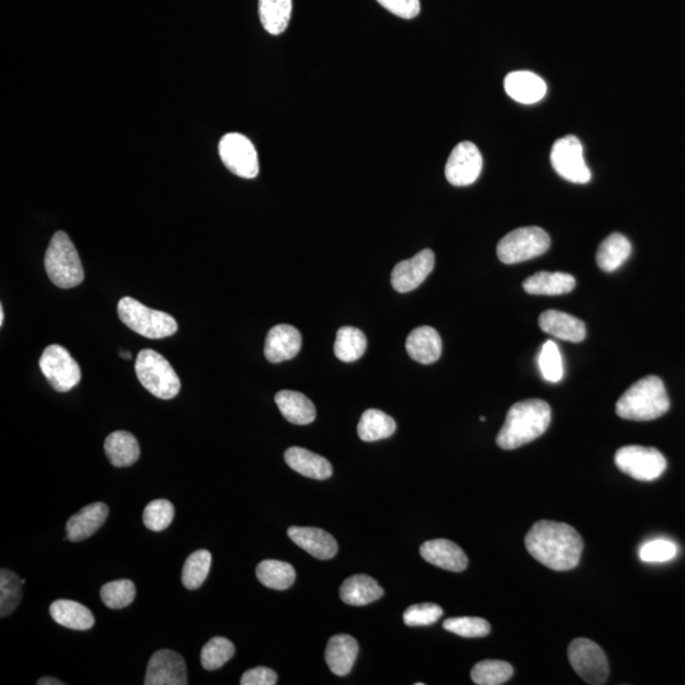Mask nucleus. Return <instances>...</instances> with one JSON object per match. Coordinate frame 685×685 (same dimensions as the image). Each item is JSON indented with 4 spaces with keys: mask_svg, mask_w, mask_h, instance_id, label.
<instances>
[{
    "mask_svg": "<svg viewBox=\"0 0 685 685\" xmlns=\"http://www.w3.org/2000/svg\"><path fill=\"white\" fill-rule=\"evenodd\" d=\"M136 597V587L131 580H116L103 585L102 602L111 609H122L130 606Z\"/></svg>",
    "mask_w": 685,
    "mask_h": 685,
    "instance_id": "nucleus-39",
    "label": "nucleus"
},
{
    "mask_svg": "<svg viewBox=\"0 0 685 685\" xmlns=\"http://www.w3.org/2000/svg\"><path fill=\"white\" fill-rule=\"evenodd\" d=\"M443 616L442 607L433 603L415 604L404 612L403 620L409 627H425L436 623Z\"/></svg>",
    "mask_w": 685,
    "mask_h": 685,
    "instance_id": "nucleus-43",
    "label": "nucleus"
},
{
    "mask_svg": "<svg viewBox=\"0 0 685 685\" xmlns=\"http://www.w3.org/2000/svg\"><path fill=\"white\" fill-rule=\"evenodd\" d=\"M359 647L356 639L348 635H337L329 640L325 661L338 677H346L356 663Z\"/></svg>",
    "mask_w": 685,
    "mask_h": 685,
    "instance_id": "nucleus-24",
    "label": "nucleus"
},
{
    "mask_svg": "<svg viewBox=\"0 0 685 685\" xmlns=\"http://www.w3.org/2000/svg\"><path fill=\"white\" fill-rule=\"evenodd\" d=\"M631 243L625 235L613 233L603 240L597 252L598 267L604 272H614L630 258Z\"/></svg>",
    "mask_w": 685,
    "mask_h": 685,
    "instance_id": "nucleus-30",
    "label": "nucleus"
},
{
    "mask_svg": "<svg viewBox=\"0 0 685 685\" xmlns=\"http://www.w3.org/2000/svg\"><path fill=\"white\" fill-rule=\"evenodd\" d=\"M117 311L127 328L145 338L163 339L177 333L178 323L173 316L150 309L132 297L121 299Z\"/></svg>",
    "mask_w": 685,
    "mask_h": 685,
    "instance_id": "nucleus-6",
    "label": "nucleus"
},
{
    "mask_svg": "<svg viewBox=\"0 0 685 685\" xmlns=\"http://www.w3.org/2000/svg\"><path fill=\"white\" fill-rule=\"evenodd\" d=\"M40 368L51 387L58 392L74 389L82 379L78 362L59 344L45 349L40 358Z\"/></svg>",
    "mask_w": 685,
    "mask_h": 685,
    "instance_id": "nucleus-11",
    "label": "nucleus"
},
{
    "mask_svg": "<svg viewBox=\"0 0 685 685\" xmlns=\"http://www.w3.org/2000/svg\"><path fill=\"white\" fill-rule=\"evenodd\" d=\"M538 365H540L542 375L547 381L559 382L564 376L560 349L552 340H547L543 344L540 357H538Z\"/></svg>",
    "mask_w": 685,
    "mask_h": 685,
    "instance_id": "nucleus-42",
    "label": "nucleus"
},
{
    "mask_svg": "<svg viewBox=\"0 0 685 685\" xmlns=\"http://www.w3.org/2000/svg\"><path fill=\"white\" fill-rule=\"evenodd\" d=\"M444 630L455 633L465 639H480L488 636L490 623L480 617H455L443 622Z\"/></svg>",
    "mask_w": 685,
    "mask_h": 685,
    "instance_id": "nucleus-40",
    "label": "nucleus"
},
{
    "mask_svg": "<svg viewBox=\"0 0 685 685\" xmlns=\"http://www.w3.org/2000/svg\"><path fill=\"white\" fill-rule=\"evenodd\" d=\"M277 674L274 670L258 666L243 674L240 684L242 685H274L277 684Z\"/></svg>",
    "mask_w": 685,
    "mask_h": 685,
    "instance_id": "nucleus-46",
    "label": "nucleus"
},
{
    "mask_svg": "<svg viewBox=\"0 0 685 685\" xmlns=\"http://www.w3.org/2000/svg\"><path fill=\"white\" fill-rule=\"evenodd\" d=\"M50 614L56 623L70 630H91L96 622L93 613L87 607L68 599H60L51 604Z\"/></svg>",
    "mask_w": 685,
    "mask_h": 685,
    "instance_id": "nucleus-28",
    "label": "nucleus"
},
{
    "mask_svg": "<svg viewBox=\"0 0 685 685\" xmlns=\"http://www.w3.org/2000/svg\"><path fill=\"white\" fill-rule=\"evenodd\" d=\"M481 422H485V417H480Z\"/></svg>",
    "mask_w": 685,
    "mask_h": 685,
    "instance_id": "nucleus-50",
    "label": "nucleus"
},
{
    "mask_svg": "<svg viewBox=\"0 0 685 685\" xmlns=\"http://www.w3.org/2000/svg\"><path fill=\"white\" fill-rule=\"evenodd\" d=\"M524 543L533 559L555 571L575 569L584 548L583 538L574 527L552 521L533 524Z\"/></svg>",
    "mask_w": 685,
    "mask_h": 685,
    "instance_id": "nucleus-1",
    "label": "nucleus"
},
{
    "mask_svg": "<svg viewBox=\"0 0 685 685\" xmlns=\"http://www.w3.org/2000/svg\"><path fill=\"white\" fill-rule=\"evenodd\" d=\"M387 11L404 20H413L420 13V0H377Z\"/></svg>",
    "mask_w": 685,
    "mask_h": 685,
    "instance_id": "nucleus-45",
    "label": "nucleus"
},
{
    "mask_svg": "<svg viewBox=\"0 0 685 685\" xmlns=\"http://www.w3.org/2000/svg\"><path fill=\"white\" fill-rule=\"evenodd\" d=\"M614 462L623 474L640 481L659 479L668 466L663 453L656 448L642 446L620 448L614 457Z\"/></svg>",
    "mask_w": 685,
    "mask_h": 685,
    "instance_id": "nucleus-8",
    "label": "nucleus"
},
{
    "mask_svg": "<svg viewBox=\"0 0 685 685\" xmlns=\"http://www.w3.org/2000/svg\"><path fill=\"white\" fill-rule=\"evenodd\" d=\"M483 155L479 148L470 141L458 144L453 148L450 158L447 160V181L456 187H466L475 183L483 170Z\"/></svg>",
    "mask_w": 685,
    "mask_h": 685,
    "instance_id": "nucleus-13",
    "label": "nucleus"
},
{
    "mask_svg": "<svg viewBox=\"0 0 685 685\" xmlns=\"http://www.w3.org/2000/svg\"><path fill=\"white\" fill-rule=\"evenodd\" d=\"M436 263V257L431 249H424L415 257L396 264L391 273V285L400 294L414 291L427 280Z\"/></svg>",
    "mask_w": 685,
    "mask_h": 685,
    "instance_id": "nucleus-15",
    "label": "nucleus"
},
{
    "mask_svg": "<svg viewBox=\"0 0 685 685\" xmlns=\"http://www.w3.org/2000/svg\"><path fill=\"white\" fill-rule=\"evenodd\" d=\"M678 555V546L669 540H654L640 548V559L645 562H666Z\"/></svg>",
    "mask_w": 685,
    "mask_h": 685,
    "instance_id": "nucleus-44",
    "label": "nucleus"
},
{
    "mask_svg": "<svg viewBox=\"0 0 685 685\" xmlns=\"http://www.w3.org/2000/svg\"><path fill=\"white\" fill-rule=\"evenodd\" d=\"M291 541L319 560H330L338 554V543L324 529L315 527H290L287 531Z\"/></svg>",
    "mask_w": 685,
    "mask_h": 685,
    "instance_id": "nucleus-17",
    "label": "nucleus"
},
{
    "mask_svg": "<svg viewBox=\"0 0 685 685\" xmlns=\"http://www.w3.org/2000/svg\"><path fill=\"white\" fill-rule=\"evenodd\" d=\"M551 164L559 176L571 183L585 184L592 179L578 137L565 136L557 140L552 146Z\"/></svg>",
    "mask_w": 685,
    "mask_h": 685,
    "instance_id": "nucleus-12",
    "label": "nucleus"
},
{
    "mask_svg": "<svg viewBox=\"0 0 685 685\" xmlns=\"http://www.w3.org/2000/svg\"><path fill=\"white\" fill-rule=\"evenodd\" d=\"M234 654L235 646L233 642L225 639V637H214V639H211L203 646L201 664L203 669L217 670L228 663Z\"/></svg>",
    "mask_w": 685,
    "mask_h": 685,
    "instance_id": "nucleus-38",
    "label": "nucleus"
},
{
    "mask_svg": "<svg viewBox=\"0 0 685 685\" xmlns=\"http://www.w3.org/2000/svg\"><path fill=\"white\" fill-rule=\"evenodd\" d=\"M550 236L537 226L519 228L505 235L496 248L500 262L517 264L540 257L550 249Z\"/></svg>",
    "mask_w": 685,
    "mask_h": 685,
    "instance_id": "nucleus-7",
    "label": "nucleus"
},
{
    "mask_svg": "<svg viewBox=\"0 0 685 685\" xmlns=\"http://www.w3.org/2000/svg\"><path fill=\"white\" fill-rule=\"evenodd\" d=\"M670 400L664 382L647 376L635 382L617 401L618 417L633 422H649L668 413Z\"/></svg>",
    "mask_w": 685,
    "mask_h": 685,
    "instance_id": "nucleus-3",
    "label": "nucleus"
},
{
    "mask_svg": "<svg viewBox=\"0 0 685 685\" xmlns=\"http://www.w3.org/2000/svg\"><path fill=\"white\" fill-rule=\"evenodd\" d=\"M420 555L429 564L443 570L453 571V573H461L469 565L464 550L455 542L443 540V538L423 543L420 546Z\"/></svg>",
    "mask_w": 685,
    "mask_h": 685,
    "instance_id": "nucleus-18",
    "label": "nucleus"
},
{
    "mask_svg": "<svg viewBox=\"0 0 685 685\" xmlns=\"http://www.w3.org/2000/svg\"><path fill=\"white\" fill-rule=\"evenodd\" d=\"M285 461L292 470L315 480H327L333 475V467L327 458L301 447H291L285 453Z\"/></svg>",
    "mask_w": 685,
    "mask_h": 685,
    "instance_id": "nucleus-23",
    "label": "nucleus"
},
{
    "mask_svg": "<svg viewBox=\"0 0 685 685\" xmlns=\"http://www.w3.org/2000/svg\"><path fill=\"white\" fill-rule=\"evenodd\" d=\"M37 684H39V685H63L64 683L60 682V680H58V679L46 677V678H41L39 680V682H37Z\"/></svg>",
    "mask_w": 685,
    "mask_h": 685,
    "instance_id": "nucleus-47",
    "label": "nucleus"
},
{
    "mask_svg": "<svg viewBox=\"0 0 685 685\" xmlns=\"http://www.w3.org/2000/svg\"><path fill=\"white\" fill-rule=\"evenodd\" d=\"M173 518L174 505L165 499L154 500L144 510V524L150 531H164L172 524Z\"/></svg>",
    "mask_w": 685,
    "mask_h": 685,
    "instance_id": "nucleus-41",
    "label": "nucleus"
},
{
    "mask_svg": "<svg viewBox=\"0 0 685 685\" xmlns=\"http://www.w3.org/2000/svg\"><path fill=\"white\" fill-rule=\"evenodd\" d=\"M396 431L395 420L377 409H368L358 424V436L363 442H376L390 438Z\"/></svg>",
    "mask_w": 685,
    "mask_h": 685,
    "instance_id": "nucleus-31",
    "label": "nucleus"
},
{
    "mask_svg": "<svg viewBox=\"0 0 685 685\" xmlns=\"http://www.w3.org/2000/svg\"><path fill=\"white\" fill-rule=\"evenodd\" d=\"M291 14L292 0H259V18L264 30L273 36L287 30Z\"/></svg>",
    "mask_w": 685,
    "mask_h": 685,
    "instance_id": "nucleus-32",
    "label": "nucleus"
},
{
    "mask_svg": "<svg viewBox=\"0 0 685 685\" xmlns=\"http://www.w3.org/2000/svg\"><path fill=\"white\" fill-rule=\"evenodd\" d=\"M540 328L547 334L573 343L583 342L587 337V328L583 321L557 310H548L541 314Z\"/></svg>",
    "mask_w": 685,
    "mask_h": 685,
    "instance_id": "nucleus-22",
    "label": "nucleus"
},
{
    "mask_svg": "<svg viewBox=\"0 0 685 685\" xmlns=\"http://www.w3.org/2000/svg\"><path fill=\"white\" fill-rule=\"evenodd\" d=\"M108 513L110 509L103 503H94L84 507L66 523L68 540L80 542L92 537L106 523Z\"/></svg>",
    "mask_w": 685,
    "mask_h": 685,
    "instance_id": "nucleus-19",
    "label": "nucleus"
},
{
    "mask_svg": "<svg viewBox=\"0 0 685 685\" xmlns=\"http://www.w3.org/2000/svg\"><path fill=\"white\" fill-rule=\"evenodd\" d=\"M257 578L264 587L286 590L295 583L294 566L278 560H264L257 566Z\"/></svg>",
    "mask_w": 685,
    "mask_h": 685,
    "instance_id": "nucleus-33",
    "label": "nucleus"
},
{
    "mask_svg": "<svg viewBox=\"0 0 685 685\" xmlns=\"http://www.w3.org/2000/svg\"><path fill=\"white\" fill-rule=\"evenodd\" d=\"M505 92L522 105H535L547 93L545 80L531 72H513L504 80Z\"/></svg>",
    "mask_w": 685,
    "mask_h": 685,
    "instance_id": "nucleus-20",
    "label": "nucleus"
},
{
    "mask_svg": "<svg viewBox=\"0 0 685 685\" xmlns=\"http://www.w3.org/2000/svg\"><path fill=\"white\" fill-rule=\"evenodd\" d=\"M276 404L287 422L295 425H307L314 422L316 409L313 401L301 392L283 390L276 395Z\"/></svg>",
    "mask_w": 685,
    "mask_h": 685,
    "instance_id": "nucleus-27",
    "label": "nucleus"
},
{
    "mask_svg": "<svg viewBox=\"0 0 685 685\" xmlns=\"http://www.w3.org/2000/svg\"><path fill=\"white\" fill-rule=\"evenodd\" d=\"M25 580L8 569L0 571V616H9L22 601V585Z\"/></svg>",
    "mask_w": 685,
    "mask_h": 685,
    "instance_id": "nucleus-36",
    "label": "nucleus"
},
{
    "mask_svg": "<svg viewBox=\"0 0 685 685\" xmlns=\"http://www.w3.org/2000/svg\"><path fill=\"white\" fill-rule=\"evenodd\" d=\"M120 356L125 359H131L130 352H120Z\"/></svg>",
    "mask_w": 685,
    "mask_h": 685,
    "instance_id": "nucleus-49",
    "label": "nucleus"
},
{
    "mask_svg": "<svg viewBox=\"0 0 685 685\" xmlns=\"http://www.w3.org/2000/svg\"><path fill=\"white\" fill-rule=\"evenodd\" d=\"M219 154L225 167L235 176L253 179L259 174L257 149L247 136L230 132L222 136Z\"/></svg>",
    "mask_w": 685,
    "mask_h": 685,
    "instance_id": "nucleus-9",
    "label": "nucleus"
},
{
    "mask_svg": "<svg viewBox=\"0 0 685 685\" xmlns=\"http://www.w3.org/2000/svg\"><path fill=\"white\" fill-rule=\"evenodd\" d=\"M569 660L575 673L585 683L602 685L607 682L609 665L606 654L595 642L575 639L568 650Z\"/></svg>",
    "mask_w": 685,
    "mask_h": 685,
    "instance_id": "nucleus-10",
    "label": "nucleus"
},
{
    "mask_svg": "<svg viewBox=\"0 0 685 685\" xmlns=\"http://www.w3.org/2000/svg\"><path fill=\"white\" fill-rule=\"evenodd\" d=\"M105 451L111 464L116 467H129L140 458L137 439L125 431L113 432L106 438Z\"/></svg>",
    "mask_w": 685,
    "mask_h": 685,
    "instance_id": "nucleus-29",
    "label": "nucleus"
},
{
    "mask_svg": "<svg viewBox=\"0 0 685 685\" xmlns=\"http://www.w3.org/2000/svg\"><path fill=\"white\" fill-rule=\"evenodd\" d=\"M4 323V309L3 306H0V327H3Z\"/></svg>",
    "mask_w": 685,
    "mask_h": 685,
    "instance_id": "nucleus-48",
    "label": "nucleus"
},
{
    "mask_svg": "<svg viewBox=\"0 0 685 685\" xmlns=\"http://www.w3.org/2000/svg\"><path fill=\"white\" fill-rule=\"evenodd\" d=\"M513 666L502 660H483L471 670V679L477 685H502L513 677Z\"/></svg>",
    "mask_w": 685,
    "mask_h": 685,
    "instance_id": "nucleus-35",
    "label": "nucleus"
},
{
    "mask_svg": "<svg viewBox=\"0 0 685 685\" xmlns=\"http://www.w3.org/2000/svg\"><path fill=\"white\" fill-rule=\"evenodd\" d=\"M47 276L55 286L73 288L84 280V269L72 240L64 231H58L51 239L45 255Z\"/></svg>",
    "mask_w": 685,
    "mask_h": 685,
    "instance_id": "nucleus-4",
    "label": "nucleus"
},
{
    "mask_svg": "<svg viewBox=\"0 0 685 685\" xmlns=\"http://www.w3.org/2000/svg\"><path fill=\"white\" fill-rule=\"evenodd\" d=\"M187 665L181 655L172 650H159L148 664L145 685H186Z\"/></svg>",
    "mask_w": 685,
    "mask_h": 685,
    "instance_id": "nucleus-14",
    "label": "nucleus"
},
{
    "mask_svg": "<svg viewBox=\"0 0 685 685\" xmlns=\"http://www.w3.org/2000/svg\"><path fill=\"white\" fill-rule=\"evenodd\" d=\"M405 347L411 359L422 365H432L441 358V335L432 327H419L409 334Z\"/></svg>",
    "mask_w": 685,
    "mask_h": 685,
    "instance_id": "nucleus-21",
    "label": "nucleus"
},
{
    "mask_svg": "<svg viewBox=\"0 0 685 685\" xmlns=\"http://www.w3.org/2000/svg\"><path fill=\"white\" fill-rule=\"evenodd\" d=\"M575 286V278L571 274L562 272H538L523 282V288L527 294L538 296L569 294Z\"/></svg>",
    "mask_w": 685,
    "mask_h": 685,
    "instance_id": "nucleus-26",
    "label": "nucleus"
},
{
    "mask_svg": "<svg viewBox=\"0 0 685 685\" xmlns=\"http://www.w3.org/2000/svg\"><path fill=\"white\" fill-rule=\"evenodd\" d=\"M302 337L292 325L281 324L269 330L264 344V356L271 363L290 361L299 354Z\"/></svg>",
    "mask_w": 685,
    "mask_h": 685,
    "instance_id": "nucleus-16",
    "label": "nucleus"
},
{
    "mask_svg": "<svg viewBox=\"0 0 685 685\" xmlns=\"http://www.w3.org/2000/svg\"><path fill=\"white\" fill-rule=\"evenodd\" d=\"M135 371L141 385L158 399L176 398L181 391V380L176 371L162 354L153 349H144L137 354Z\"/></svg>",
    "mask_w": 685,
    "mask_h": 685,
    "instance_id": "nucleus-5",
    "label": "nucleus"
},
{
    "mask_svg": "<svg viewBox=\"0 0 685 685\" xmlns=\"http://www.w3.org/2000/svg\"><path fill=\"white\" fill-rule=\"evenodd\" d=\"M550 423L551 408L546 401H519L509 409L503 428L496 437V444L502 450H516L540 438Z\"/></svg>",
    "mask_w": 685,
    "mask_h": 685,
    "instance_id": "nucleus-2",
    "label": "nucleus"
},
{
    "mask_svg": "<svg viewBox=\"0 0 685 685\" xmlns=\"http://www.w3.org/2000/svg\"><path fill=\"white\" fill-rule=\"evenodd\" d=\"M339 594L342 601L349 606L362 607L379 601L384 595V589L371 576L361 574L353 575L344 581Z\"/></svg>",
    "mask_w": 685,
    "mask_h": 685,
    "instance_id": "nucleus-25",
    "label": "nucleus"
},
{
    "mask_svg": "<svg viewBox=\"0 0 685 685\" xmlns=\"http://www.w3.org/2000/svg\"><path fill=\"white\" fill-rule=\"evenodd\" d=\"M367 348V338L362 330L343 327L338 330L334 344V354L339 361L352 363L363 357Z\"/></svg>",
    "mask_w": 685,
    "mask_h": 685,
    "instance_id": "nucleus-34",
    "label": "nucleus"
},
{
    "mask_svg": "<svg viewBox=\"0 0 685 685\" xmlns=\"http://www.w3.org/2000/svg\"><path fill=\"white\" fill-rule=\"evenodd\" d=\"M212 555L207 550H198L184 562L182 583L184 587L195 590L201 587L210 573Z\"/></svg>",
    "mask_w": 685,
    "mask_h": 685,
    "instance_id": "nucleus-37",
    "label": "nucleus"
}]
</instances>
